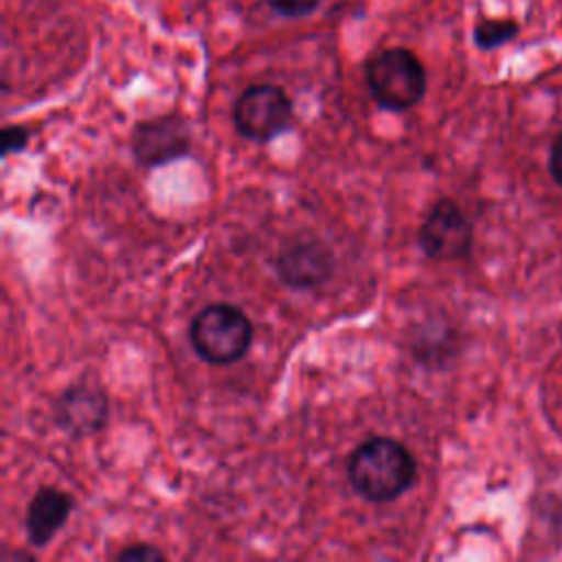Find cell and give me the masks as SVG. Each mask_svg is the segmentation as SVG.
Instances as JSON below:
<instances>
[{
    "instance_id": "6da1fadb",
    "label": "cell",
    "mask_w": 562,
    "mask_h": 562,
    "mask_svg": "<svg viewBox=\"0 0 562 562\" xmlns=\"http://www.w3.org/2000/svg\"><path fill=\"white\" fill-rule=\"evenodd\" d=\"M351 487L371 503L400 498L417 479V463L411 450L391 437H369L347 459Z\"/></svg>"
},
{
    "instance_id": "7a4b0ae2",
    "label": "cell",
    "mask_w": 562,
    "mask_h": 562,
    "mask_svg": "<svg viewBox=\"0 0 562 562\" xmlns=\"http://www.w3.org/2000/svg\"><path fill=\"white\" fill-rule=\"evenodd\" d=\"M364 81L373 101L391 112L417 105L426 94V70L408 48L393 46L375 53L364 64Z\"/></svg>"
},
{
    "instance_id": "3957f363",
    "label": "cell",
    "mask_w": 562,
    "mask_h": 562,
    "mask_svg": "<svg viewBox=\"0 0 562 562\" xmlns=\"http://www.w3.org/2000/svg\"><path fill=\"white\" fill-rule=\"evenodd\" d=\"M250 318L231 303H213L202 307L191 325L189 340L193 351L209 364H233L241 360L252 345Z\"/></svg>"
},
{
    "instance_id": "277c9868",
    "label": "cell",
    "mask_w": 562,
    "mask_h": 562,
    "mask_svg": "<svg viewBox=\"0 0 562 562\" xmlns=\"http://www.w3.org/2000/svg\"><path fill=\"white\" fill-rule=\"evenodd\" d=\"M292 121V101L281 86H248L233 105V123L237 132L255 143H268L283 134Z\"/></svg>"
},
{
    "instance_id": "5b68a950",
    "label": "cell",
    "mask_w": 562,
    "mask_h": 562,
    "mask_svg": "<svg viewBox=\"0 0 562 562\" xmlns=\"http://www.w3.org/2000/svg\"><path fill=\"white\" fill-rule=\"evenodd\" d=\"M417 244L432 261L465 259L472 248V224L457 202L441 198L426 213L417 231Z\"/></svg>"
},
{
    "instance_id": "8992f818",
    "label": "cell",
    "mask_w": 562,
    "mask_h": 562,
    "mask_svg": "<svg viewBox=\"0 0 562 562\" xmlns=\"http://www.w3.org/2000/svg\"><path fill=\"white\" fill-rule=\"evenodd\" d=\"M132 154L143 167H162L191 151V127L180 114H160L138 121L130 138Z\"/></svg>"
},
{
    "instance_id": "52a82bcc",
    "label": "cell",
    "mask_w": 562,
    "mask_h": 562,
    "mask_svg": "<svg viewBox=\"0 0 562 562\" xmlns=\"http://www.w3.org/2000/svg\"><path fill=\"white\" fill-rule=\"evenodd\" d=\"M110 404L99 384L88 380L66 386L53 402V422L72 439L97 435L108 422Z\"/></svg>"
},
{
    "instance_id": "ba28073f",
    "label": "cell",
    "mask_w": 562,
    "mask_h": 562,
    "mask_svg": "<svg viewBox=\"0 0 562 562\" xmlns=\"http://www.w3.org/2000/svg\"><path fill=\"white\" fill-rule=\"evenodd\" d=\"M272 268L283 285L312 290L331 277L334 255L321 239L296 237L277 252Z\"/></svg>"
},
{
    "instance_id": "9c48e42d",
    "label": "cell",
    "mask_w": 562,
    "mask_h": 562,
    "mask_svg": "<svg viewBox=\"0 0 562 562\" xmlns=\"http://www.w3.org/2000/svg\"><path fill=\"white\" fill-rule=\"evenodd\" d=\"M72 512V498L53 485H42L26 507V538L31 547L44 549L66 525Z\"/></svg>"
},
{
    "instance_id": "30bf717a",
    "label": "cell",
    "mask_w": 562,
    "mask_h": 562,
    "mask_svg": "<svg viewBox=\"0 0 562 562\" xmlns=\"http://www.w3.org/2000/svg\"><path fill=\"white\" fill-rule=\"evenodd\" d=\"M520 26L514 20H481L474 31L472 40L481 50H494L518 35Z\"/></svg>"
},
{
    "instance_id": "8fae6325",
    "label": "cell",
    "mask_w": 562,
    "mask_h": 562,
    "mask_svg": "<svg viewBox=\"0 0 562 562\" xmlns=\"http://www.w3.org/2000/svg\"><path fill=\"white\" fill-rule=\"evenodd\" d=\"M114 560H119V562H162L165 553L149 542H134V544L116 551Z\"/></svg>"
},
{
    "instance_id": "7c38bea8",
    "label": "cell",
    "mask_w": 562,
    "mask_h": 562,
    "mask_svg": "<svg viewBox=\"0 0 562 562\" xmlns=\"http://www.w3.org/2000/svg\"><path fill=\"white\" fill-rule=\"evenodd\" d=\"M268 7L283 18H305L314 13L323 0H266Z\"/></svg>"
},
{
    "instance_id": "4fadbf2b",
    "label": "cell",
    "mask_w": 562,
    "mask_h": 562,
    "mask_svg": "<svg viewBox=\"0 0 562 562\" xmlns=\"http://www.w3.org/2000/svg\"><path fill=\"white\" fill-rule=\"evenodd\" d=\"M31 130L26 125H4L2 127V158L22 151L29 145Z\"/></svg>"
},
{
    "instance_id": "5bb4252c",
    "label": "cell",
    "mask_w": 562,
    "mask_h": 562,
    "mask_svg": "<svg viewBox=\"0 0 562 562\" xmlns=\"http://www.w3.org/2000/svg\"><path fill=\"white\" fill-rule=\"evenodd\" d=\"M549 171H551L553 180L562 187V134L553 140V147L549 154Z\"/></svg>"
}]
</instances>
